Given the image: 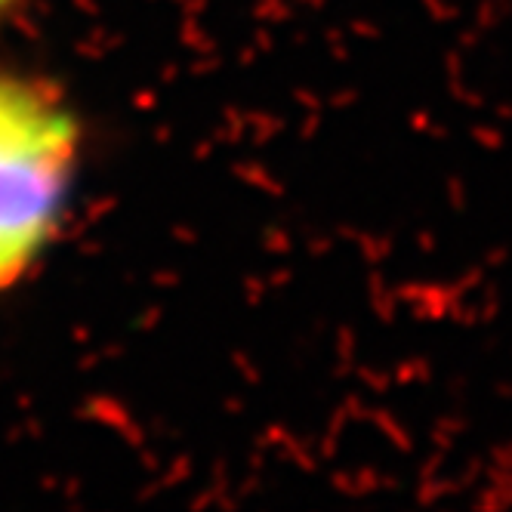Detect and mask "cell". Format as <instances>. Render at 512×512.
I'll use <instances>...</instances> for the list:
<instances>
[{
    "mask_svg": "<svg viewBox=\"0 0 512 512\" xmlns=\"http://www.w3.org/2000/svg\"><path fill=\"white\" fill-rule=\"evenodd\" d=\"M81 139L75 108L56 87L0 71V294L22 284L56 241Z\"/></svg>",
    "mask_w": 512,
    "mask_h": 512,
    "instance_id": "6da1fadb",
    "label": "cell"
},
{
    "mask_svg": "<svg viewBox=\"0 0 512 512\" xmlns=\"http://www.w3.org/2000/svg\"><path fill=\"white\" fill-rule=\"evenodd\" d=\"M472 136H475V139H488V142H485L488 149H500V142H503V139H500V133H491L488 127H475V130H472Z\"/></svg>",
    "mask_w": 512,
    "mask_h": 512,
    "instance_id": "7a4b0ae2",
    "label": "cell"
},
{
    "mask_svg": "<svg viewBox=\"0 0 512 512\" xmlns=\"http://www.w3.org/2000/svg\"><path fill=\"white\" fill-rule=\"evenodd\" d=\"M22 4V0H0V22L10 19V13Z\"/></svg>",
    "mask_w": 512,
    "mask_h": 512,
    "instance_id": "3957f363",
    "label": "cell"
},
{
    "mask_svg": "<svg viewBox=\"0 0 512 512\" xmlns=\"http://www.w3.org/2000/svg\"><path fill=\"white\" fill-rule=\"evenodd\" d=\"M503 256H506V247H500V250H494V253L488 256V263H497V260H503Z\"/></svg>",
    "mask_w": 512,
    "mask_h": 512,
    "instance_id": "277c9868",
    "label": "cell"
}]
</instances>
